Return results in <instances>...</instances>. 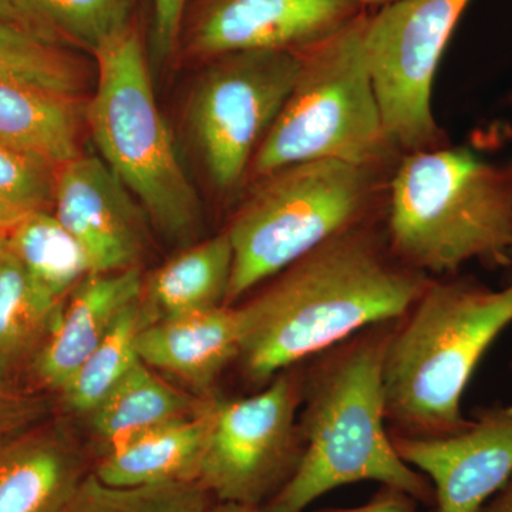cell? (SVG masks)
<instances>
[{"instance_id": "cell-1", "label": "cell", "mask_w": 512, "mask_h": 512, "mask_svg": "<svg viewBox=\"0 0 512 512\" xmlns=\"http://www.w3.org/2000/svg\"><path fill=\"white\" fill-rule=\"evenodd\" d=\"M430 279L396 258L383 218L340 232L235 305L242 379L256 392L360 330L402 318Z\"/></svg>"}, {"instance_id": "cell-2", "label": "cell", "mask_w": 512, "mask_h": 512, "mask_svg": "<svg viewBox=\"0 0 512 512\" xmlns=\"http://www.w3.org/2000/svg\"><path fill=\"white\" fill-rule=\"evenodd\" d=\"M397 320L360 330L303 363L298 423L305 453L265 512H303L329 491L360 481L434 504L433 485L397 454L384 416L383 362Z\"/></svg>"}, {"instance_id": "cell-3", "label": "cell", "mask_w": 512, "mask_h": 512, "mask_svg": "<svg viewBox=\"0 0 512 512\" xmlns=\"http://www.w3.org/2000/svg\"><path fill=\"white\" fill-rule=\"evenodd\" d=\"M512 323V285L431 278L394 326L383 362L390 436L437 439L466 429L461 399L481 359Z\"/></svg>"}, {"instance_id": "cell-4", "label": "cell", "mask_w": 512, "mask_h": 512, "mask_svg": "<svg viewBox=\"0 0 512 512\" xmlns=\"http://www.w3.org/2000/svg\"><path fill=\"white\" fill-rule=\"evenodd\" d=\"M396 258L421 274L457 275L468 262L507 269L512 248V161L467 147L403 154L387 183L383 215Z\"/></svg>"}, {"instance_id": "cell-5", "label": "cell", "mask_w": 512, "mask_h": 512, "mask_svg": "<svg viewBox=\"0 0 512 512\" xmlns=\"http://www.w3.org/2000/svg\"><path fill=\"white\" fill-rule=\"evenodd\" d=\"M93 57L97 80L86 101V124L101 160L164 241L178 249L190 247L202 239L201 200L158 109L136 23L111 37Z\"/></svg>"}, {"instance_id": "cell-6", "label": "cell", "mask_w": 512, "mask_h": 512, "mask_svg": "<svg viewBox=\"0 0 512 512\" xmlns=\"http://www.w3.org/2000/svg\"><path fill=\"white\" fill-rule=\"evenodd\" d=\"M392 171L320 160L249 184L225 228L234 249L227 306L329 238L382 220Z\"/></svg>"}, {"instance_id": "cell-7", "label": "cell", "mask_w": 512, "mask_h": 512, "mask_svg": "<svg viewBox=\"0 0 512 512\" xmlns=\"http://www.w3.org/2000/svg\"><path fill=\"white\" fill-rule=\"evenodd\" d=\"M367 18L365 10L336 35L299 53L298 76L256 151L248 185L309 161L396 167L402 154L387 136L367 63Z\"/></svg>"}, {"instance_id": "cell-8", "label": "cell", "mask_w": 512, "mask_h": 512, "mask_svg": "<svg viewBox=\"0 0 512 512\" xmlns=\"http://www.w3.org/2000/svg\"><path fill=\"white\" fill-rule=\"evenodd\" d=\"M299 53H232L202 64L185 104V128L212 191L241 200L256 151L281 113Z\"/></svg>"}, {"instance_id": "cell-9", "label": "cell", "mask_w": 512, "mask_h": 512, "mask_svg": "<svg viewBox=\"0 0 512 512\" xmlns=\"http://www.w3.org/2000/svg\"><path fill=\"white\" fill-rule=\"evenodd\" d=\"M303 363L247 397H215L198 483L217 501L264 507L301 466Z\"/></svg>"}, {"instance_id": "cell-10", "label": "cell", "mask_w": 512, "mask_h": 512, "mask_svg": "<svg viewBox=\"0 0 512 512\" xmlns=\"http://www.w3.org/2000/svg\"><path fill=\"white\" fill-rule=\"evenodd\" d=\"M473 0H399L369 13L365 50L384 127L400 154L447 146L431 97L441 57Z\"/></svg>"}, {"instance_id": "cell-11", "label": "cell", "mask_w": 512, "mask_h": 512, "mask_svg": "<svg viewBox=\"0 0 512 512\" xmlns=\"http://www.w3.org/2000/svg\"><path fill=\"white\" fill-rule=\"evenodd\" d=\"M365 12L353 0H190L177 56L204 64L232 53H302Z\"/></svg>"}, {"instance_id": "cell-12", "label": "cell", "mask_w": 512, "mask_h": 512, "mask_svg": "<svg viewBox=\"0 0 512 512\" xmlns=\"http://www.w3.org/2000/svg\"><path fill=\"white\" fill-rule=\"evenodd\" d=\"M390 439L429 478L436 512H477L512 476V406L481 407L466 429L450 436Z\"/></svg>"}, {"instance_id": "cell-13", "label": "cell", "mask_w": 512, "mask_h": 512, "mask_svg": "<svg viewBox=\"0 0 512 512\" xmlns=\"http://www.w3.org/2000/svg\"><path fill=\"white\" fill-rule=\"evenodd\" d=\"M53 204L57 220L86 249L93 272L141 268L150 222L100 157L80 154L57 168Z\"/></svg>"}, {"instance_id": "cell-14", "label": "cell", "mask_w": 512, "mask_h": 512, "mask_svg": "<svg viewBox=\"0 0 512 512\" xmlns=\"http://www.w3.org/2000/svg\"><path fill=\"white\" fill-rule=\"evenodd\" d=\"M143 279L141 268L87 275L64 299L56 328L32 363L37 382L62 392L121 313L138 301Z\"/></svg>"}, {"instance_id": "cell-15", "label": "cell", "mask_w": 512, "mask_h": 512, "mask_svg": "<svg viewBox=\"0 0 512 512\" xmlns=\"http://www.w3.org/2000/svg\"><path fill=\"white\" fill-rule=\"evenodd\" d=\"M241 339L237 306H222L146 326L138 333L137 350L151 369L211 399L218 379L237 365Z\"/></svg>"}, {"instance_id": "cell-16", "label": "cell", "mask_w": 512, "mask_h": 512, "mask_svg": "<svg viewBox=\"0 0 512 512\" xmlns=\"http://www.w3.org/2000/svg\"><path fill=\"white\" fill-rule=\"evenodd\" d=\"M86 123L82 96L0 72V144L50 167L80 156Z\"/></svg>"}, {"instance_id": "cell-17", "label": "cell", "mask_w": 512, "mask_h": 512, "mask_svg": "<svg viewBox=\"0 0 512 512\" xmlns=\"http://www.w3.org/2000/svg\"><path fill=\"white\" fill-rule=\"evenodd\" d=\"M86 476L79 444L59 427L0 447V512H62Z\"/></svg>"}, {"instance_id": "cell-18", "label": "cell", "mask_w": 512, "mask_h": 512, "mask_svg": "<svg viewBox=\"0 0 512 512\" xmlns=\"http://www.w3.org/2000/svg\"><path fill=\"white\" fill-rule=\"evenodd\" d=\"M215 397L200 414L170 421L107 448L93 473L114 487L198 481Z\"/></svg>"}, {"instance_id": "cell-19", "label": "cell", "mask_w": 512, "mask_h": 512, "mask_svg": "<svg viewBox=\"0 0 512 512\" xmlns=\"http://www.w3.org/2000/svg\"><path fill=\"white\" fill-rule=\"evenodd\" d=\"M234 249L227 231L180 249L144 276L140 295L144 328L163 320L227 306Z\"/></svg>"}, {"instance_id": "cell-20", "label": "cell", "mask_w": 512, "mask_h": 512, "mask_svg": "<svg viewBox=\"0 0 512 512\" xmlns=\"http://www.w3.org/2000/svg\"><path fill=\"white\" fill-rule=\"evenodd\" d=\"M212 399L177 389L158 376L156 370L140 362L86 419L104 451L143 431L200 414Z\"/></svg>"}, {"instance_id": "cell-21", "label": "cell", "mask_w": 512, "mask_h": 512, "mask_svg": "<svg viewBox=\"0 0 512 512\" xmlns=\"http://www.w3.org/2000/svg\"><path fill=\"white\" fill-rule=\"evenodd\" d=\"M6 237V235H5ZM63 301L33 281L15 255L0 241V386L28 362H35L52 335Z\"/></svg>"}, {"instance_id": "cell-22", "label": "cell", "mask_w": 512, "mask_h": 512, "mask_svg": "<svg viewBox=\"0 0 512 512\" xmlns=\"http://www.w3.org/2000/svg\"><path fill=\"white\" fill-rule=\"evenodd\" d=\"M5 242L33 281L57 301L66 299L87 275L93 274L86 249L47 210L23 217L9 229Z\"/></svg>"}, {"instance_id": "cell-23", "label": "cell", "mask_w": 512, "mask_h": 512, "mask_svg": "<svg viewBox=\"0 0 512 512\" xmlns=\"http://www.w3.org/2000/svg\"><path fill=\"white\" fill-rule=\"evenodd\" d=\"M43 39L97 50L134 22L136 0H18Z\"/></svg>"}, {"instance_id": "cell-24", "label": "cell", "mask_w": 512, "mask_h": 512, "mask_svg": "<svg viewBox=\"0 0 512 512\" xmlns=\"http://www.w3.org/2000/svg\"><path fill=\"white\" fill-rule=\"evenodd\" d=\"M143 328L138 298L121 313L106 338L101 340L63 387L60 396L69 412L89 416L113 387L141 362L137 338Z\"/></svg>"}, {"instance_id": "cell-25", "label": "cell", "mask_w": 512, "mask_h": 512, "mask_svg": "<svg viewBox=\"0 0 512 512\" xmlns=\"http://www.w3.org/2000/svg\"><path fill=\"white\" fill-rule=\"evenodd\" d=\"M211 498L198 481L114 487L90 473L62 512H207Z\"/></svg>"}, {"instance_id": "cell-26", "label": "cell", "mask_w": 512, "mask_h": 512, "mask_svg": "<svg viewBox=\"0 0 512 512\" xmlns=\"http://www.w3.org/2000/svg\"><path fill=\"white\" fill-rule=\"evenodd\" d=\"M0 72L83 97V72L59 45L19 26L0 23Z\"/></svg>"}, {"instance_id": "cell-27", "label": "cell", "mask_w": 512, "mask_h": 512, "mask_svg": "<svg viewBox=\"0 0 512 512\" xmlns=\"http://www.w3.org/2000/svg\"><path fill=\"white\" fill-rule=\"evenodd\" d=\"M56 168L0 144V234L53 204Z\"/></svg>"}, {"instance_id": "cell-28", "label": "cell", "mask_w": 512, "mask_h": 512, "mask_svg": "<svg viewBox=\"0 0 512 512\" xmlns=\"http://www.w3.org/2000/svg\"><path fill=\"white\" fill-rule=\"evenodd\" d=\"M153 3V53L160 62L177 56L181 28L190 0H151Z\"/></svg>"}, {"instance_id": "cell-29", "label": "cell", "mask_w": 512, "mask_h": 512, "mask_svg": "<svg viewBox=\"0 0 512 512\" xmlns=\"http://www.w3.org/2000/svg\"><path fill=\"white\" fill-rule=\"evenodd\" d=\"M45 400L16 392L12 387L0 386V439L15 433L43 416Z\"/></svg>"}, {"instance_id": "cell-30", "label": "cell", "mask_w": 512, "mask_h": 512, "mask_svg": "<svg viewBox=\"0 0 512 512\" xmlns=\"http://www.w3.org/2000/svg\"><path fill=\"white\" fill-rule=\"evenodd\" d=\"M419 501L397 488L380 485L379 491L366 504L355 508H339L320 512H417Z\"/></svg>"}, {"instance_id": "cell-31", "label": "cell", "mask_w": 512, "mask_h": 512, "mask_svg": "<svg viewBox=\"0 0 512 512\" xmlns=\"http://www.w3.org/2000/svg\"><path fill=\"white\" fill-rule=\"evenodd\" d=\"M0 23L19 26V28L29 30L30 33L40 36L35 26H33L32 20L26 15L25 10L20 8L18 0H0Z\"/></svg>"}, {"instance_id": "cell-32", "label": "cell", "mask_w": 512, "mask_h": 512, "mask_svg": "<svg viewBox=\"0 0 512 512\" xmlns=\"http://www.w3.org/2000/svg\"><path fill=\"white\" fill-rule=\"evenodd\" d=\"M477 512H512V476Z\"/></svg>"}, {"instance_id": "cell-33", "label": "cell", "mask_w": 512, "mask_h": 512, "mask_svg": "<svg viewBox=\"0 0 512 512\" xmlns=\"http://www.w3.org/2000/svg\"><path fill=\"white\" fill-rule=\"evenodd\" d=\"M207 512H265L264 508L259 505L239 504V503H225V501H218L217 504L211 505L210 510Z\"/></svg>"}, {"instance_id": "cell-34", "label": "cell", "mask_w": 512, "mask_h": 512, "mask_svg": "<svg viewBox=\"0 0 512 512\" xmlns=\"http://www.w3.org/2000/svg\"><path fill=\"white\" fill-rule=\"evenodd\" d=\"M353 2L357 3L360 8L369 10V9H380L383 6L392 5L394 2H399V0H353Z\"/></svg>"}, {"instance_id": "cell-35", "label": "cell", "mask_w": 512, "mask_h": 512, "mask_svg": "<svg viewBox=\"0 0 512 512\" xmlns=\"http://www.w3.org/2000/svg\"><path fill=\"white\" fill-rule=\"evenodd\" d=\"M507 272H508V275H507L508 285H512V248H511V252H510V266H508Z\"/></svg>"}, {"instance_id": "cell-36", "label": "cell", "mask_w": 512, "mask_h": 512, "mask_svg": "<svg viewBox=\"0 0 512 512\" xmlns=\"http://www.w3.org/2000/svg\"><path fill=\"white\" fill-rule=\"evenodd\" d=\"M6 234H8V232H6ZM6 234H0V241H2L3 238H5Z\"/></svg>"}]
</instances>
